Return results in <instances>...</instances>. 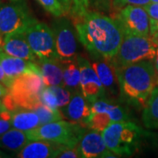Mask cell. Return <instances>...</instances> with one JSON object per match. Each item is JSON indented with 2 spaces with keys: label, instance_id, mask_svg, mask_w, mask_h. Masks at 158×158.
Masks as SVG:
<instances>
[{
  "label": "cell",
  "instance_id": "1",
  "mask_svg": "<svg viewBox=\"0 0 158 158\" xmlns=\"http://www.w3.org/2000/svg\"><path fill=\"white\" fill-rule=\"evenodd\" d=\"M73 24L79 41L93 60H113L124 38L115 19L88 11L82 17L74 18Z\"/></svg>",
  "mask_w": 158,
  "mask_h": 158
},
{
  "label": "cell",
  "instance_id": "2",
  "mask_svg": "<svg viewBox=\"0 0 158 158\" xmlns=\"http://www.w3.org/2000/svg\"><path fill=\"white\" fill-rule=\"evenodd\" d=\"M114 70L122 99L130 105L144 107L157 85L153 61L144 60Z\"/></svg>",
  "mask_w": 158,
  "mask_h": 158
},
{
  "label": "cell",
  "instance_id": "3",
  "mask_svg": "<svg viewBox=\"0 0 158 158\" xmlns=\"http://www.w3.org/2000/svg\"><path fill=\"white\" fill-rule=\"evenodd\" d=\"M107 148L118 157H129L141 148L145 132L132 120L112 122L102 132Z\"/></svg>",
  "mask_w": 158,
  "mask_h": 158
},
{
  "label": "cell",
  "instance_id": "4",
  "mask_svg": "<svg viewBox=\"0 0 158 158\" xmlns=\"http://www.w3.org/2000/svg\"><path fill=\"white\" fill-rule=\"evenodd\" d=\"M87 130L88 128L77 122L61 119L28 130L27 131V135L30 141L42 140L73 147L78 145L81 138Z\"/></svg>",
  "mask_w": 158,
  "mask_h": 158
},
{
  "label": "cell",
  "instance_id": "5",
  "mask_svg": "<svg viewBox=\"0 0 158 158\" xmlns=\"http://www.w3.org/2000/svg\"><path fill=\"white\" fill-rule=\"evenodd\" d=\"M157 46V42L150 35H124L116 56L110 63L113 68L117 69L144 60L153 61Z\"/></svg>",
  "mask_w": 158,
  "mask_h": 158
},
{
  "label": "cell",
  "instance_id": "6",
  "mask_svg": "<svg viewBox=\"0 0 158 158\" xmlns=\"http://www.w3.org/2000/svg\"><path fill=\"white\" fill-rule=\"evenodd\" d=\"M40 72L29 71L13 79L9 93L13 98L18 109L33 110L40 105V94L45 89Z\"/></svg>",
  "mask_w": 158,
  "mask_h": 158
},
{
  "label": "cell",
  "instance_id": "7",
  "mask_svg": "<svg viewBox=\"0 0 158 158\" xmlns=\"http://www.w3.org/2000/svg\"><path fill=\"white\" fill-rule=\"evenodd\" d=\"M32 50L39 60H58L53 30L35 19L24 32Z\"/></svg>",
  "mask_w": 158,
  "mask_h": 158
},
{
  "label": "cell",
  "instance_id": "8",
  "mask_svg": "<svg viewBox=\"0 0 158 158\" xmlns=\"http://www.w3.org/2000/svg\"><path fill=\"white\" fill-rule=\"evenodd\" d=\"M36 19L22 2H12L0 6V34L24 33Z\"/></svg>",
  "mask_w": 158,
  "mask_h": 158
},
{
  "label": "cell",
  "instance_id": "9",
  "mask_svg": "<svg viewBox=\"0 0 158 158\" xmlns=\"http://www.w3.org/2000/svg\"><path fill=\"white\" fill-rule=\"evenodd\" d=\"M56 47L60 61L75 60L78 56L77 31L74 24L65 17H56L52 24Z\"/></svg>",
  "mask_w": 158,
  "mask_h": 158
},
{
  "label": "cell",
  "instance_id": "10",
  "mask_svg": "<svg viewBox=\"0 0 158 158\" xmlns=\"http://www.w3.org/2000/svg\"><path fill=\"white\" fill-rule=\"evenodd\" d=\"M115 19L119 24L124 35H150L151 21L144 6H124L118 9Z\"/></svg>",
  "mask_w": 158,
  "mask_h": 158
},
{
  "label": "cell",
  "instance_id": "11",
  "mask_svg": "<svg viewBox=\"0 0 158 158\" xmlns=\"http://www.w3.org/2000/svg\"><path fill=\"white\" fill-rule=\"evenodd\" d=\"M77 61L78 63L81 74V91L87 99V101L91 104L98 99L106 98L107 92L89 61L81 56H77Z\"/></svg>",
  "mask_w": 158,
  "mask_h": 158
},
{
  "label": "cell",
  "instance_id": "12",
  "mask_svg": "<svg viewBox=\"0 0 158 158\" xmlns=\"http://www.w3.org/2000/svg\"><path fill=\"white\" fill-rule=\"evenodd\" d=\"M78 147L83 158L118 157L106 146L101 132L86 131L79 141Z\"/></svg>",
  "mask_w": 158,
  "mask_h": 158
},
{
  "label": "cell",
  "instance_id": "13",
  "mask_svg": "<svg viewBox=\"0 0 158 158\" xmlns=\"http://www.w3.org/2000/svg\"><path fill=\"white\" fill-rule=\"evenodd\" d=\"M60 110L63 118L69 119L70 121L77 122L85 127H86L87 119L92 113L90 104L87 101L81 90L73 92L69 102Z\"/></svg>",
  "mask_w": 158,
  "mask_h": 158
},
{
  "label": "cell",
  "instance_id": "14",
  "mask_svg": "<svg viewBox=\"0 0 158 158\" xmlns=\"http://www.w3.org/2000/svg\"><path fill=\"white\" fill-rule=\"evenodd\" d=\"M2 50L14 57L38 62L39 59L32 50L24 33H13L4 36Z\"/></svg>",
  "mask_w": 158,
  "mask_h": 158
},
{
  "label": "cell",
  "instance_id": "15",
  "mask_svg": "<svg viewBox=\"0 0 158 158\" xmlns=\"http://www.w3.org/2000/svg\"><path fill=\"white\" fill-rule=\"evenodd\" d=\"M64 145L56 142L42 140L29 141L22 149L17 153L19 158H56L57 153Z\"/></svg>",
  "mask_w": 158,
  "mask_h": 158
},
{
  "label": "cell",
  "instance_id": "16",
  "mask_svg": "<svg viewBox=\"0 0 158 158\" xmlns=\"http://www.w3.org/2000/svg\"><path fill=\"white\" fill-rule=\"evenodd\" d=\"M0 63L5 70L6 76L11 81H13V79L26 72H40L38 62L25 60L19 57L11 56L6 54L3 50L0 52Z\"/></svg>",
  "mask_w": 158,
  "mask_h": 158
},
{
  "label": "cell",
  "instance_id": "17",
  "mask_svg": "<svg viewBox=\"0 0 158 158\" xmlns=\"http://www.w3.org/2000/svg\"><path fill=\"white\" fill-rule=\"evenodd\" d=\"M91 65L106 92L113 96L118 95L119 93V87L113 65L105 60H94Z\"/></svg>",
  "mask_w": 158,
  "mask_h": 158
},
{
  "label": "cell",
  "instance_id": "18",
  "mask_svg": "<svg viewBox=\"0 0 158 158\" xmlns=\"http://www.w3.org/2000/svg\"><path fill=\"white\" fill-rule=\"evenodd\" d=\"M90 108L92 113H106L109 114L113 122L131 120V114L127 108L108 98L98 99L90 104Z\"/></svg>",
  "mask_w": 158,
  "mask_h": 158
},
{
  "label": "cell",
  "instance_id": "19",
  "mask_svg": "<svg viewBox=\"0 0 158 158\" xmlns=\"http://www.w3.org/2000/svg\"><path fill=\"white\" fill-rule=\"evenodd\" d=\"M40 74L46 87L63 85V70L61 61L58 60H39Z\"/></svg>",
  "mask_w": 158,
  "mask_h": 158
},
{
  "label": "cell",
  "instance_id": "20",
  "mask_svg": "<svg viewBox=\"0 0 158 158\" xmlns=\"http://www.w3.org/2000/svg\"><path fill=\"white\" fill-rule=\"evenodd\" d=\"M29 141L26 131L12 128L0 136V148L10 152L19 153Z\"/></svg>",
  "mask_w": 158,
  "mask_h": 158
},
{
  "label": "cell",
  "instance_id": "21",
  "mask_svg": "<svg viewBox=\"0 0 158 158\" xmlns=\"http://www.w3.org/2000/svg\"><path fill=\"white\" fill-rule=\"evenodd\" d=\"M11 126L13 128L27 132L40 126V120L33 110L18 109L11 113Z\"/></svg>",
  "mask_w": 158,
  "mask_h": 158
},
{
  "label": "cell",
  "instance_id": "22",
  "mask_svg": "<svg viewBox=\"0 0 158 158\" xmlns=\"http://www.w3.org/2000/svg\"><path fill=\"white\" fill-rule=\"evenodd\" d=\"M63 70V86L72 93L81 90L80 68L77 59L61 61Z\"/></svg>",
  "mask_w": 158,
  "mask_h": 158
},
{
  "label": "cell",
  "instance_id": "23",
  "mask_svg": "<svg viewBox=\"0 0 158 158\" xmlns=\"http://www.w3.org/2000/svg\"><path fill=\"white\" fill-rule=\"evenodd\" d=\"M143 125L151 129H158V88H155L143 107Z\"/></svg>",
  "mask_w": 158,
  "mask_h": 158
},
{
  "label": "cell",
  "instance_id": "24",
  "mask_svg": "<svg viewBox=\"0 0 158 158\" xmlns=\"http://www.w3.org/2000/svg\"><path fill=\"white\" fill-rule=\"evenodd\" d=\"M34 111L39 116L40 125L61 120L63 118V115L60 109H52L42 103L35 108Z\"/></svg>",
  "mask_w": 158,
  "mask_h": 158
},
{
  "label": "cell",
  "instance_id": "25",
  "mask_svg": "<svg viewBox=\"0 0 158 158\" xmlns=\"http://www.w3.org/2000/svg\"><path fill=\"white\" fill-rule=\"evenodd\" d=\"M112 122L109 114L106 113H93L86 121V127L88 129L103 132Z\"/></svg>",
  "mask_w": 158,
  "mask_h": 158
},
{
  "label": "cell",
  "instance_id": "26",
  "mask_svg": "<svg viewBox=\"0 0 158 158\" xmlns=\"http://www.w3.org/2000/svg\"><path fill=\"white\" fill-rule=\"evenodd\" d=\"M48 87L56 94L57 100H58V106H59V108L61 109V108L64 107L70 100L72 92L69 91L63 85H56V86H48Z\"/></svg>",
  "mask_w": 158,
  "mask_h": 158
},
{
  "label": "cell",
  "instance_id": "27",
  "mask_svg": "<svg viewBox=\"0 0 158 158\" xmlns=\"http://www.w3.org/2000/svg\"><path fill=\"white\" fill-rule=\"evenodd\" d=\"M46 11L52 14L54 17H61L65 11L58 0H37Z\"/></svg>",
  "mask_w": 158,
  "mask_h": 158
},
{
  "label": "cell",
  "instance_id": "28",
  "mask_svg": "<svg viewBox=\"0 0 158 158\" xmlns=\"http://www.w3.org/2000/svg\"><path fill=\"white\" fill-rule=\"evenodd\" d=\"M40 100L42 104L46 105L47 106L52 109H60L58 106V100L56 94L51 90L49 87H45L40 94Z\"/></svg>",
  "mask_w": 158,
  "mask_h": 158
},
{
  "label": "cell",
  "instance_id": "29",
  "mask_svg": "<svg viewBox=\"0 0 158 158\" xmlns=\"http://www.w3.org/2000/svg\"><path fill=\"white\" fill-rule=\"evenodd\" d=\"M88 6L89 0H73V6L70 11L72 19L84 16L88 11Z\"/></svg>",
  "mask_w": 158,
  "mask_h": 158
},
{
  "label": "cell",
  "instance_id": "30",
  "mask_svg": "<svg viewBox=\"0 0 158 158\" xmlns=\"http://www.w3.org/2000/svg\"><path fill=\"white\" fill-rule=\"evenodd\" d=\"M56 158H83L82 154L79 149L78 145L77 146H66L64 145L57 153Z\"/></svg>",
  "mask_w": 158,
  "mask_h": 158
},
{
  "label": "cell",
  "instance_id": "31",
  "mask_svg": "<svg viewBox=\"0 0 158 158\" xmlns=\"http://www.w3.org/2000/svg\"><path fill=\"white\" fill-rule=\"evenodd\" d=\"M11 112L5 110L0 113V136L11 129Z\"/></svg>",
  "mask_w": 158,
  "mask_h": 158
},
{
  "label": "cell",
  "instance_id": "32",
  "mask_svg": "<svg viewBox=\"0 0 158 158\" xmlns=\"http://www.w3.org/2000/svg\"><path fill=\"white\" fill-rule=\"evenodd\" d=\"M150 2L151 0H113V6L117 9L127 6H145Z\"/></svg>",
  "mask_w": 158,
  "mask_h": 158
},
{
  "label": "cell",
  "instance_id": "33",
  "mask_svg": "<svg viewBox=\"0 0 158 158\" xmlns=\"http://www.w3.org/2000/svg\"><path fill=\"white\" fill-rule=\"evenodd\" d=\"M144 8L151 19L158 21V2H150L144 6Z\"/></svg>",
  "mask_w": 158,
  "mask_h": 158
},
{
  "label": "cell",
  "instance_id": "34",
  "mask_svg": "<svg viewBox=\"0 0 158 158\" xmlns=\"http://www.w3.org/2000/svg\"><path fill=\"white\" fill-rule=\"evenodd\" d=\"M0 82H1L2 84H4V85H6V87H8V88H10L11 83H12V81H11V79L6 76V72H5L4 69L2 67L1 63H0Z\"/></svg>",
  "mask_w": 158,
  "mask_h": 158
},
{
  "label": "cell",
  "instance_id": "35",
  "mask_svg": "<svg viewBox=\"0 0 158 158\" xmlns=\"http://www.w3.org/2000/svg\"><path fill=\"white\" fill-rule=\"evenodd\" d=\"M151 26H150V36L158 42V21L153 20L150 19Z\"/></svg>",
  "mask_w": 158,
  "mask_h": 158
},
{
  "label": "cell",
  "instance_id": "36",
  "mask_svg": "<svg viewBox=\"0 0 158 158\" xmlns=\"http://www.w3.org/2000/svg\"><path fill=\"white\" fill-rule=\"evenodd\" d=\"M58 1L62 5L65 13L70 12L72 9V6H73V0H58Z\"/></svg>",
  "mask_w": 158,
  "mask_h": 158
},
{
  "label": "cell",
  "instance_id": "37",
  "mask_svg": "<svg viewBox=\"0 0 158 158\" xmlns=\"http://www.w3.org/2000/svg\"><path fill=\"white\" fill-rule=\"evenodd\" d=\"M9 92V88L0 82V98H4Z\"/></svg>",
  "mask_w": 158,
  "mask_h": 158
},
{
  "label": "cell",
  "instance_id": "38",
  "mask_svg": "<svg viewBox=\"0 0 158 158\" xmlns=\"http://www.w3.org/2000/svg\"><path fill=\"white\" fill-rule=\"evenodd\" d=\"M153 63H154V66H155V70H156V81H157V85H158V46H157V49H156V56H155L154 60H153Z\"/></svg>",
  "mask_w": 158,
  "mask_h": 158
},
{
  "label": "cell",
  "instance_id": "39",
  "mask_svg": "<svg viewBox=\"0 0 158 158\" xmlns=\"http://www.w3.org/2000/svg\"><path fill=\"white\" fill-rule=\"evenodd\" d=\"M6 110V106H4V103H3V100L2 99H0V113H2L3 111H5Z\"/></svg>",
  "mask_w": 158,
  "mask_h": 158
},
{
  "label": "cell",
  "instance_id": "40",
  "mask_svg": "<svg viewBox=\"0 0 158 158\" xmlns=\"http://www.w3.org/2000/svg\"><path fill=\"white\" fill-rule=\"evenodd\" d=\"M3 40H4V38H3V35L0 34V52L2 51V46H3Z\"/></svg>",
  "mask_w": 158,
  "mask_h": 158
},
{
  "label": "cell",
  "instance_id": "41",
  "mask_svg": "<svg viewBox=\"0 0 158 158\" xmlns=\"http://www.w3.org/2000/svg\"><path fill=\"white\" fill-rule=\"evenodd\" d=\"M7 156H6V153H4L3 151H1V150H0V158L7 157Z\"/></svg>",
  "mask_w": 158,
  "mask_h": 158
},
{
  "label": "cell",
  "instance_id": "42",
  "mask_svg": "<svg viewBox=\"0 0 158 158\" xmlns=\"http://www.w3.org/2000/svg\"><path fill=\"white\" fill-rule=\"evenodd\" d=\"M11 2H22L24 0H10Z\"/></svg>",
  "mask_w": 158,
  "mask_h": 158
},
{
  "label": "cell",
  "instance_id": "43",
  "mask_svg": "<svg viewBox=\"0 0 158 158\" xmlns=\"http://www.w3.org/2000/svg\"><path fill=\"white\" fill-rule=\"evenodd\" d=\"M151 2H154V3H156V2H158V0H151Z\"/></svg>",
  "mask_w": 158,
  "mask_h": 158
}]
</instances>
